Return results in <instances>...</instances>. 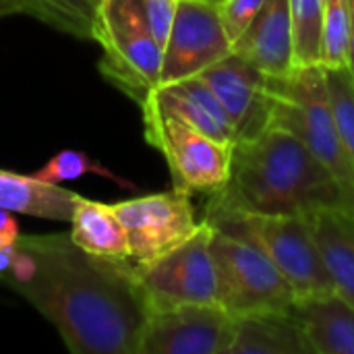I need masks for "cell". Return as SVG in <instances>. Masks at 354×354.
<instances>
[{
    "label": "cell",
    "instance_id": "6da1fadb",
    "mask_svg": "<svg viewBox=\"0 0 354 354\" xmlns=\"http://www.w3.org/2000/svg\"><path fill=\"white\" fill-rule=\"evenodd\" d=\"M33 261L23 282L8 284L29 301L75 354H139L149 307L131 261L81 249L71 234L19 236Z\"/></svg>",
    "mask_w": 354,
    "mask_h": 354
},
{
    "label": "cell",
    "instance_id": "7a4b0ae2",
    "mask_svg": "<svg viewBox=\"0 0 354 354\" xmlns=\"http://www.w3.org/2000/svg\"><path fill=\"white\" fill-rule=\"evenodd\" d=\"M207 209L263 216H305L322 207H354L332 172L290 131L270 127L234 143L226 187L212 193Z\"/></svg>",
    "mask_w": 354,
    "mask_h": 354
},
{
    "label": "cell",
    "instance_id": "3957f363",
    "mask_svg": "<svg viewBox=\"0 0 354 354\" xmlns=\"http://www.w3.org/2000/svg\"><path fill=\"white\" fill-rule=\"evenodd\" d=\"M272 83L276 93L272 124L295 133L311 149L354 207V162L336 124L326 68L322 64L299 66L286 77H274Z\"/></svg>",
    "mask_w": 354,
    "mask_h": 354
},
{
    "label": "cell",
    "instance_id": "277c9868",
    "mask_svg": "<svg viewBox=\"0 0 354 354\" xmlns=\"http://www.w3.org/2000/svg\"><path fill=\"white\" fill-rule=\"evenodd\" d=\"M91 39L102 48L100 73L137 106L160 87L164 48L147 25L141 0H102Z\"/></svg>",
    "mask_w": 354,
    "mask_h": 354
},
{
    "label": "cell",
    "instance_id": "5b68a950",
    "mask_svg": "<svg viewBox=\"0 0 354 354\" xmlns=\"http://www.w3.org/2000/svg\"><path fill=\"white\" fill-rule=\"evenodd\" d=\"M205 222L216 230L241 234L257 243L290 282L299 299L336 290L305 216L207 209Z\"/></svg>",
    "mask_w": 354,
    "mask_h": 354
},
{
    "label": "cell",
    "instance_id": "8992f818",
    "mask_svg": "<svg viewBox=\"0 0 354 354\" xmlns=\"http://www.w3.org/2000/svg\"><path fill=\"white\" fill-rule=\"evenodd\" d=\"M212 236L214 226L203 220L178 247L151 261L131 263L149 313L183 305H220L222 286Z\"/></svg>",
    "mask_w": 354,
    "mask_h": 354
},
{
    "label": "cell",
    "instance_id": "52a82bcc",
    "mask_svg": "<svg viewBox=\"0 0 354 354\" xmlns=\"http://www.w3.org/2000/svg\"><path fill=\"white\" fill-rule=\"evenodd\" d=\"M212 251L220 270V305L232 317L295 307V288L257 243L214 228Z\"/></svg>",
    "mask_w": 354,
    "mask_h": 354
},
{
    "label": "cell",
    "instance_id": "ba28073f",
    "mask_svg": "<svg viewBox=\"0 0 354 354\" xmlns=\"http://www.w3.org/2000/svg\"><path fill=\"white\" fill-rule=\"evenodd\" d=\"M145 141L158 149L172 185L187 193H216L230 180L234 143L214 139L178 116L141 106Z\"/></svg>",
    "mask_w": 354,
    "mask_h": 354
},
{
    "label": "cell",
    "instance_id": "9c48e42d",
    "mask_svg": "<svg viewBox=\"0 0 354 354\" xmlns=\"http://www.w3.org/2000/svg\"><path fill=\"white\" fill-rule=\"evenodd\" d=\"M127 230L131 263L151 261L185 243L199 226L191 193L172 189L112 205Z\"/></svg>",
    "mask_w": 354,
    "mask_h": 354
},
{
    "label": "cell",
    "instance_id": "30bf717a",
    "mask_svg": "<svg viewBox=\"0 0 354 354\" xmlns=\"http://www.w3.org/2000/svg\"><path fill=\"white\" fill-rule=\"evenodd\" d=\"M232 52V39L222 23L218 4L178 0L174 25L164 46L162 83L195 77Z\"/></svg>",
    "mask_w": 354,
    "mask_h": 354
},
{
    "label": "cell",
    "instance_id": "8fae6325",
    "mask_svg": "<svg viewBox=\"0 0 354 354\" xmlns=\"http://www.w3.org/2000/svg\"><path fill=\"white\" fill-rule=\"evenodd\" d=\"M222 102L239 141H249L268 131L274 122L276 93L274 77L249 60L228 54L199 73Z\"/></svg>",
    "mask_w": 354,
    "mask_h": 354
},
{
    "label": "cell",
    "instance_id": "7c38bea8",
    "mask_svg": "<svg viewBox=\"0 0 354 354\" xmlns=\"http://www.w3.org/2000/svg\"><path fill=\"white\" fill-rule=\"evenodd\" d=\"M234 317L220 305L149 313L139 354H230Z\"/></svg>",
    "mask_w": 354,
    "mask_h": 354
},
{
    "label": "cell",
    "instance_id": "4fadbf2b",
    "mask_svg": "<svg viewBox=\"0 0 354 354\" xmlns=\"http://www.w3.org/2000/svg\"><path fill=\"white\" fill-rule=\"evenodd\" d=\"M232 54L249 60L270 77L290 75L295 68L290 0H266L249 27L232 41Z\"/></svg>",
    "mask_w": 354,
    "mask_h": 354
},
{
    "label": "cell",
    "instance_id": "5bb4252c",
    "mask_svg": "<svg viewBox=\"0 0 354 354\" xmlns=\"http://www.w3.org/2000/svg\"><path fill=\"white\" fill-rule=\"evenodd\" d=\"M141 106H149L158 112L178 116L214 139L236 143L232 122L222 102L218 100L209 83L203 81L199 75L160 85L147 95Z\"/></svg>",
    "mask_w": 354,
    "mask_h": 354
},
{
    "label": "cell",
    "instance_id": "9a60e30c",
    "mask_svg": "<svg viewBox=\"0 0 354 354\" xmlns=\"http://www.w3.org/2000/svg\"><path fill=\"white\" fill-rule=\"evenodd\" d=\"M292 311L313 354H354V303L338 290L297 299Z\"/></svg>",
    "mask_w": 354,
    "mask_h": 354
},
{
    "label": "cell",
    "instance_id": "2e32d148",
    "mask_svg": "<svg viewBox=\"0 0 354 354\" xmlns=\"http://www.w3.org/2000/svg\"><path fill=\"white\" fill-rule=\"evenodd\" d=\"M230 354H313V348L299 317L288 309L234 317Z\"/></svg>",
    "mask_w": 354,
    "mask_h": 354
},
{
    "label": "cell",
    "instance_id": "e0dca14e",
    "mask_svg": "<svg viewBox=\"0 0 354 354\" xmlns=\"http://www.w3.org/2000/svg\"><path fill=\"white\" fill-rule=\"evenodd\" d=\"M336 290L354 303V212L322 207L305 214Z\"/></svg>",
    "mask_w": 354,
    "mask_h": 354
},
{
    "label": "cell",
    "instance_id": "ac0fdd59",
    "mask_svg": "<svg viewBox=\"0 0 354 354\" xmlns=\"http://www.w3.org/2000/svg\"><path fill=\"white\" fill-rule=\"evenodd\" d=\"M79 199L81 195L66 191L60 185L44 183L35 176H23L17 172L0 170L2 209L54 222H71Z\"/></svg>",
    "mask_w": 354,
    "mask_h": 354
},
{
    "label": "cell",
    "instance_id": "d6986e66",
    "mask_svg": "<svg viewBox=\"0 0 354 354\" xmlns=\"http://www.w3.org/2000/svg\"><path fill=\"white\" fill-rule=\"evenodd\" d=\"M71 239L87 253L129 259V241L112 205L81 197L71 218Z\"/></svg>",
    "mask_w": 354,
    "mask_h": 354
},
{
    "label": "cell",
    "instance_id": "ffe728a7",
    "mask_svg": "<svg viewBox=\"0 0 354 354\" xmlns=\"http://www.w3.org/2000/svg\"><path fill=\"white\" fill-rule=\"evenodd\" d=\"M102 0H27L29 17L79 39H91V25Z\"/></svg>",
    "mask_w": 354,
    "mask_h": 354
},
{
    "label": "cell",
    "instance_id": "44dd1931",
    "mask_svg": "<svg viewBox=\"0 0 354 354\" xmlns=\"http://www.w3.org/2000/svg\"><path fill=\"white\" fill-rule=\"evenodd\" d=\"M353 31V2L326 0L322 31V66L344 68L348 64V46Z\"/></svg>",
    "mask_w": 354,
    "mask_h": 354
},
{
    "label": "cell",
    "instance_id": "7402d4cb",
    "mask_svg": "<svg viewBox=\"0 0 354 354\" xmlns=\"http://www.w3.org/2000/svg\"><path fill=\"white\" fill-rule=\"evenodd\" d=\"M85 174H97V176H104V178H110L122 187H131V183L118 178L114 172H110L108 168H104L100 162H93L85 151H75V149H64V151H58L46 166H41L33 176L37 180H44V183H52V185H60L64 180H75V178H81Z\"/></svg>",
    "mask_w": 354,
    "mask_h": 354
},
{
    "label": "cell",
    "instance_id": "603a6c76",
    "mask_svg": "<svg viewBox=\"0 0 354 354\" xmlns=\"http://www.w3.org/2000/svg\"><path fill=\"white\" fill-rule=\"evenodd\" d=\"M330 104L336 116L338 131L354 162V81L351 71L344 68H326Z\"/></svg>",
    "mask_w": 354,
    "mask_h": 354
},
{
    "label": "cell",
    "instance_id": "cb8c5ba5",
    "mask_svg": "<svg viewBox=\"0 0 354 354\" xmlns=\"http://www.w3.org/2000/svg\"><path fill=\"white\" fill-rule=\"evenodd\" d=\"M263 2L266 0H224L218 4L222 23L232 41L239 39L241 33L249 27V23L255 19Z\"/></svg>",
    "mask_w": 354,
    "mask_h": 354
},
{
    "label": "cell",
    "instance_id": "d4e9b609",
    "mask_svg": "<svg viewBox=\"0 0 354 354\" xmlns=\"http://www.w3.org/2000/svg\"><path fill=\"white\" fill-rule=\"evenodd\" d=\"M141 2H143L147 25H149L156 41L164 48L170 37L172 25H174L178 0H141Z\"/></svg>",
    "mask_w": 354,
    "mask_h": 354
},
{
    "label": "cell",
    "instance_id": "484cf974",
    "mask_svg": "<svg viewBox=\"0 0 354 354\" xmlns=\"http://www.w3.org/2000/svg\"><path fill=\"white\" fill-rule=\"evenodd\" d=\"M8 15H29L27 0H0V17Z\"/></svg>",
    "mask_w": 354,
    "mask_h": 354
},
{
    "label": "cell",
    "instance_id": "4316f807",
    "mask_svg": "<svg viewBox=\"0 0 354 354\" xmlns=\"http://www.w3.org/2000/svg\"><path fill=\"white\" fill-rule=\"evenodd\" d=\"M0 232H12V234H19V226L15 222V218L10 216L8 209H2L0 207Z\"/></svg>",
    "mask_w": 354,
    "mask_h": 354
},
{
    "label": "cell",
    "instance_id": "83f0119b",
    "mask_svg": "<svg viewBox=\"0 0 354 354\" xmlns=\"http://www.w3.org/2000/svg\"><path fill=\"white\" fill-rule=\"evenodd\" d=\"M351 2H353V31H351V46H348V64H346V68L351 71L354 81V0H351Z\"/></svg>",
    "mask_w": 354,
    "mask_h": 354
},
{
    "label": "cell",
    "instance_id": "f1b7e54d",
    "mask_svg": "<svg viewBox=\"0 0 354 354\" xmlns=\"http://www.w3.org/2000/svg\"><path fill=\"white\" fill-rule=\"evenodd\" d=\"M205 2H212V4H220V2H224V0H205Z\"/></svg>",
    "mask_w": 354,
    "mask_h": 354
}]
</instances>
